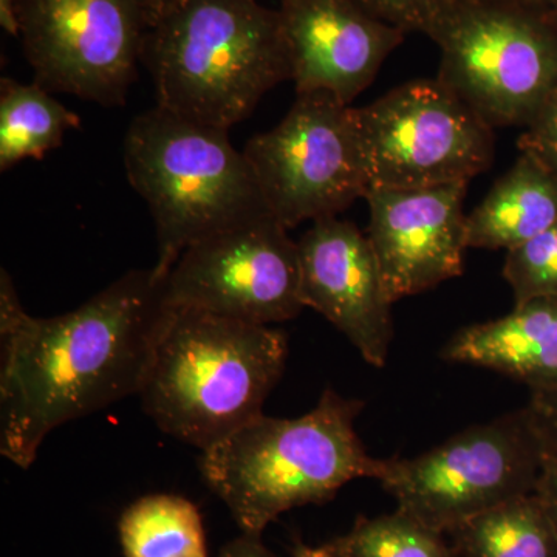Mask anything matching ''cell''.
<instances>
[{
    "label": "cell",
    "instance_id": "1",
    "mask_svg": "<svg viewBox=\"0 0 557 557\" xmlns=\"http://www.w3.org/2000/svg\"><path fill=\"white\" fill-rule=\"evenodd\" d=\"M174 307L166 276L134 270L53 318L22 307L0 274V454L30 468L61 424L139 395Z\"/></svg>",
    "mask_w": 557,
    "mask_h": 557
},
{
    "label": "cell",
    "instance_id": "2",
    "mask_svg": "<svg viewBox=\"0 0 557 557\" xmlns=\"http://www.w3.org/2000/svg\"><path fill=\"white\" fill-rule=\"evenodd\" d=\"M143 62L156 106L228 132L292 78L281 14L256 0H175L153 17Z\"/></svg>",
    "mask_w": 557,
    "mask_h": 557
},
{
    "label": "cell",
    "instance_id": "3",
    "mask_svg": "<svg viewBox=\"0 0 557 557\" xmlns=\"http://www.w3.org/2000/svg\"><path fill=\"white\" fill-rule=\"evenodd\" d=\"M362 409L329 387L306 416L256 418L201 453L205 482L244 533L262 534L289 509L324 504L351 480L379 479L383 460L355 429Z\"/></svg>",
    "mask_w": 557,
    "mask_h": 557
},
{
    "label": "cell",
    "instance_id": "4",
    "mask_svg": "<svg viewBox=\"0 0 557 557\" xmlns=\"http://www.w3.org/2000/svg\"><path fill=\"white\" fill-rule=\"evenodd\" d=\"M287 354L282 330L174 307L138 397L164 434L203 453L263 416Z\"/></svg>",
    "mask_w": 557,
    "mask_h": 557
},
{
    "label": "cell",
    "instance_id": "5",
    "mask_svg": "<svg viewBox=\"0 0 557 557\" xmlns=\"http://www.w3.org/2000/svg\"><path fill=\"white\" fill-rule=\"evenodd\" d=\"M124 166L152 215L153 269L161 276L196 242L270 212L244 150L234 148L228 131L159 106L132 120Z\"/></svg>",
    "mask_w": 557,
    "mask_h": 557
},
{
    "label": "cell",
    "instance_id": "6",
    "mask_svg": "<svg viewBox=\"0 0 557 557\" xmlns=\"http://www.w3.org/2000/svg\"><path fill=\"white\" fill-rule=\"evenodd\" d=\"M437 79L490 124L527 126L557 86V24L541 5L461 0L431 36Z\"/></svg>",
    "mask_w": 557,
    "mask_h": 557
},
{
    "label": "cell",
    "instance_id": "7",
    "mask_svg": "<svg viewBox=\"0 0 557 557\" xmlns=\"http://www.w3.org/2000/svg\"><path fill=\"white\" fill-rule=\"evenodd\" d=\"M545 456L525 406L465 429L421 456L387 458L376 480L398 509L448 536L487 509L536 493Z\"/></svg>",
    "mask_w": 557,
    "mask_h": 557
},
{
    "label": "cell",
    "instance_id": "8",
    "mask_svg": "<svg viewBox=\"0 0 557 557\" xmlns=\"http://www.w3.org/2000/svg\"><path fill=\"white\" fill-rule=\"evenodd\" d=\"M263 201L287 230L338 218L369 193L358 109L327 91L296 94L284 120L244 148Z\"/></svg>",
    "mask_w": 557,
    "mask_h": 557
},
{
    "label": "cell",
    "instance_id": "9",
    "mask_svg": "<svg viewBox=\"0 0 557 557\" xmlns=\"http://www.w3.org/2000/svg\"><path fill=\"white\" fill-rule=\"evenodd\" d=\"M358 121L369 190L469 183L493 164V127L437 78L395 87Z\"/></svg>",
    "mask_w": 557,
    "mask_h": 557
},
{
    "label": "cell",
    "instance_id": "10",
    "mask_svg": "<svg viewBox=\"0 0 557 557\" xmlns=\"http://www.w3.org/2000/svg\"><path fill=\"white\" fill-rule=\"evenodd\" d=\"M16 17L40 87L108 108L126 102L152 0H16Z\"/></svg>",
    "mask_w": 557,
    "mask_h": 557
},
{
    "label": "cell",
    "instance_id": "11",
    "mask_svg": "<svg viewBox=\"0 0 557 557\" xmlns=\"http://www.w3.org/2000/svg\"><path fill=\"white\" fill-rule=\"evenodd\" d=\"M271 212L196 242L166 276L172 307L271 325L304 310L298 242Z\"/></svg>",
    "mask_w": 557,
    "mask_h": 557
},
{
    "label": "cell",
    "instance_id": "12",
    "mask_svg": "<svg viewBox=\"0 0 557 557\" xmlns=\"http://www.w3.org/2000/svg\"><path fill=\"white\" fill-rule=\"evenodd\" d=\"M468 185L369 190L368 237L392 302L463 274Z\"/></svg>",
    "mask_w": 557,
    "mask_h": 557
},
{
    "label": "cell",
    "instance_id": "13",
    "mask_svg": "<svg viewBox=\"0 0 557 557\" xmlns=\"http://www.w3.org/2000/svg\"><path fill=\"white\" fill-rule=\"evenodd\" d=\"M300 300L332 322L361 357L384 368L392 302L368 234L339 218L317 220L298 240Z\"/></svg>",
    "mask_w": 557,
    "mask_h": 557
},
{
    "label": "cell",
    "instance_id": "14",
    "mask_svg": "<svg viewBox=\"0 0 557 557\" xmlns=\"http://www.w3.org/2000/svg\"><path fill=\"white\" fill-rule=\"evenodd\" d=\"M277 11L296 94L327 91L348 106L406 36L358 0H281Z\"/></svg>",
    "mask_w": 557,
    "mask_h": 557
},
{
    "label": "cell",
    "instance_id": "15",
    "mask_svg": "<svg viewBox=\"0 0 557 557\" xmlns=\"http://www.w3.org/2000/svg\"><path fill=\"white\" fill-rule=\"evenodd\" d=\"M442 358L509 376L531 392L557 388V296L518 304L507 317L458 330Z\"/></svg>",
    "mask_w": 557,
    "mask_h": 557
},
{
    "label": "cell",
    "instance_id": "16",
    "mask_svg": "<svg viewBox=\"0 0 557 557\" xmlns=\"http://www.w3.org/2000/svg\"><path fill=\"white\" fill-rule=\"evenodd\" d=\"M557 222V177L528 153L467 218L468 248L515 249Z\"/></svg>",
    "mask_w": 557,
    "mask_h": 557
},
{
    "label": "cell",
    "instance_id": "17",
    "mask_svg": "<svg viewBox=\"0 0 557 557\" xmlns=\"http://www.w3.org/2000/svg\"><path fill=\"white\" fill-rule=\"evenodd\" d=\"M457 557H557V534L536 493L515 497L448 534Z\"/></svg>",
    "mask_w": 557,
    "mask_h": 557
},
{
    "label": "cell",
    "instance_id": "18",
    "mask_svg": "<svg viewBox=\"0 0 557 557\" xmlns=\"http://www.w3.org/2000/svg\"><path fill=\"white\" fill-rule=\"evenodd\" d=\"M81 119L38 83L0 81V171L24 160H42L58 149Z\"/></svg>",
    "mask_w": 557,
    "mask_h": 557
},
{
    "label": "cell",
    "instance_id": "19",
    "mask_svg": "<svg viewBox=\"0 0 557 557\" xmlns=\"http://www.w3.org/2000/svg\"><path fill=\"white\" fill-rule=\"evenodd\" d=\"M126 557H208L199 509L175 494H150L124 509L119 522Z\"/></svg>",
    "mask_w": 557,
    "mask_h": 557
},
{
    "label": "cell",
    "instance_id": "20",
    "mask_svg": "<svg viewBox=\"0 0 557 557\" xmlns=\"http://www.w3.org/2000/svg\"><path fill=\"white\" fill-rule=\"evenodd\" d=\"M327 547L336 557H457L445 534L398 508L379 518H358Z\"/></svg>",
    "mask_w": 557,
    "mask_h": 557
},
{
    "label": "cell",
    "instance_id": "21",
    "mask_svg": "<svg viewBox=\"0 0 557 557\" xmlns=\"http://www.w3.org/2000/svg\"><path fill=\"white\" fill-rule=\"evenodd\" d=\"M504 277L515 306L544 296H557V222L534 239L507 251Z\"/></svg>",
    "mask_w": 557,
    "mask_h": 557
},
{
    "label": "cell",
    "instance_id": "22",
    "mask_svg": "<svg viewBox=\"0 0 557 557\" xmlns=\"http://www.w3.org/2000/svg\"><path fill=\"white\" fill-rule=\"evenodd\" d=\"M369 13L399 30L431 38L461 0H358Z\"/></svg>",
    "mask_w": 557,
    "mask_h": 557
},
{
    "label": "cell",
    "instance_id": "23",
    "mask_svg": "<svg viewBox=\"0 0 557 557\" xmlns=\"http://www.w3.org/2000/svg\"><path fill=\"white\" fill-rule=\"evenodd\" d=\"M519 149L557 177V86L527 124Z\"/></svg>",
    "mask_w": 557,
    "mask_h": 557
},
{
    "label": "cell",
    "instance_id": "24",
    "mask_svg": "<svg viewBox=\"0 0 557 557\" xmlns=\"http://www.w3.org/2000/svg\"><path fill=\"white\" fill-rule=\"evenodd\" d=\"M527 409L530 410L531 418L547 449L557 454V388L531 392Z\"/></svg>",
    "mask_w": 557,
    "mask_h": 557
},
{
    "label": "cell",
    "instance_id": "25",
    "mask_svg": "<svg viewBox=\"0 0 557 557\" xmlns=\"http://www.w3.org/2000/svg\"><path fill=\"white\" fill-rule=\"evenodd\" d=\"M536 494L557 534V454L548 449L541 478H539Z\"/></svg>",
    "mask_w": 557,
    "mask_h": 557
},
{
    "label": "cell",
    "instance_id": "26",
    "mask_svg": "<svg viewBox=\"0 0 557 557\" xmlns=\"http://www.w3.org/2000/svg\"><path fill=\"white\" fill-rule=\"evenodd\" d=\"M219 557H276L262 542V534L244 533L220 549Z\"/></svg>",
    "mask_w": 557,
    "mask_h": 557
},
{
    "label": "cell",
    "instance_id": "27",
    "mask_svg": "<svg viewBox=\"0 0 557 557\" xmlns=\"http://www.w3.org/2000/svg\"><path fill=\"white\" fill-rule=\"evenodd\" d=\"M0 25L14 38H20V25L16 17V0H0Z\"/></svg>",
    "mask_w": 557,
    "mask_h": 557
},
{
    "label": "cell",
    "instance_id": "28",
    "mask_svg": "<svg viewBox=\"0 0 557 557\" xmlns=\"http://www.w3.org/2000/svg\"><path fill=\"white\" fill-rule=\"evenodd\" d=\"M293 557H336L333 555L332 549L327 547V545H324V547H309V545L306 544H298L295 545V548H293Z\"/></svg>",
    "mask_w": 557,
    "mask_h": 557
},
{
    "label": "cell",
    "instance_id": "29",
    "mask_svg": "<svg viewBox=\"0 0 557 557\" xmlns=\"http://www.w3.org/2000/svg\"><path fill=\"white\" fill-rule=\"evenodd\" d=\"M541 7L547 11L548 16L557 24V0H541Z\"/></svg>",
    "mask_w": 557,
    "mask_h": 557
},
{
    "label": "cell",
    "instance_id": "30",
    "mask_svg": "<svg viewBox=\"0 0 557 557\" xmlns=\"http://www.w3.org/2000/svg\"><path fill=\"white\" fill-rule=\"evenodd\" d=\"M174 2L175 0H152V20L161 10L166 9L168 5Z\"/></svg>",
    "mask_w": 557,
    "mask_h": 557
},
{
    "label": "cell",
    "instance_id": "31",
    "mask_svg": "<svg viewBox=\"0 0 557 557\" xmlns=\"http://www.w3.org/2000/svg\"><path fill=\"white\" fill-rule=\"evenodd\" d=\"M498 2L528 3V5H541V0H498Z\"/></svg>",
    "mask_w": 557,
    "mask_h": 557
}]
</instances>
